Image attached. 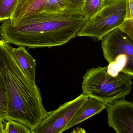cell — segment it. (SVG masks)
Listing matches in <instances>:
<instances>
[{
    "mask_svg": "<svg viewBox=\"0 0 133 133\" xmlns=\"http://www.w3.org/2000/svg\"><path fill=\"white\" fill-rule=\"evenodd\" d=\"M87 20L82 14L68 12H36L14 23L3 21L0 40L29 48L61 46L77 36Z\"/></svg>",
    "mask_w": 133,
    "mask_h": 133,
    "instance_id": "cell-1",
    "label": "cell"
},
{
    "mask_svg": "<svg viewBox=\"0 0 133 133\" xmlns=\"http://www.w3.org/2000/svg\"><path fill=\"white\" fill-rule=\"evenodd\" d=\"M12 47L0 40V71L8 95L6 119L18 121L32 130L47 116L39 89L29 79L17 64Z\"/></svg>",
    "mask_w": 133,
    "mask_h": 133,
    "instance_id": "cell-2",
    "label": "cell"
},
{
    "mask_svg": "<svg viewBox=\"0 0 133 133\" xmlns=\"http://www.w3.org/2000/svg\"><path fill=\"white\" fill-rule=\"evenodd\" d=\"M132 77L120 72L114 77L107 72V66L87 70L82 83L83 93L108 104L129 95Z\"/></svg>",
    "mask_w": 133,
    "mask_h": 133,
    "instance_id": "cell-3",
    "label": "cell"
},
{
    "mask_svg": "<svg viewBox=\"0 0 133 133\" xmlns=\"http://www.w3.org/2000/svg\"><path fill=\"white\" fill-rule=\"evenodd\" d=\"M105 58L109 63L107 72L112 76L120 72L133 77V41L119 28L105 35L102 40Z\"/></svg>",
    "mask_w": 133,
    "mask_h": 133,
    "instance_id": "cell-4",
    "label": "cell"
},
{
    "mask_svg": "<svg viewBox=\"0 0 133 133\" xmlns=\"http://www.w3.org/2000/svg\"><path fill=\"white\" fill-rule=\"evenodd\" d=\"M126 0H105L103 8L87 20L77 36H87L102 40L112 30L119 28L125 19Z\"/></svg>",
    "mask_w": 133,
    "mask_h": 133,
    "instance_id": "cell-5",
    "label": "cell"
},
{
    "mask_svg": "<svg viewBox=\"0 0 133 133\" xmlns=\"http://www.w3.org/2000/svg\"><path fill=\"white\" fill-rule=\"evenodd\" d=\"M89 97L84 93L60 105L49 114L32 133H61L81 105Z\"/></svg>",
    "mask_w": 133,
    "mask_h": 133,
    "instance_id": "cell-6",
    "label": "cell"
},
{
    "mask_svg": "<svg viewBox=\"0 0 133 133\" xmlns=\"http://www.w3.org/2000/svg\"><path fill=\"white\" fill-rule=\"evenodd\" d=\"M108 124L117 133H133V102L118 99L106 104Z\"/></svg>",
    "mask_w": 133,
    "mask_h": 133,
    "instance_id": "cell-7",
    "label": "cell"
},
{
    "mask_svg": "<svg viewBox=\"0 0 133 133\" xmlns=\"http://www.w3.org/2000/svg\"><path fill=\"white\" fill-rule=\"evenodd\" d=\"M106 104L100 100L89 97L79 108L64 132L100 113L105 109Z\"/></svg>",
    "mask_w": 133,
    "mask_h": 133,
    "instance_id": "cell-8",
    "label": "cell"
},
{
    "mask_svg": "<svg viewBox=\"0 0 133 133\" xmlns=\"http://www.w3.org/2000/svg\"><path fill=\"white\" fill-rule=\"evenodd\" d=\"M12 53L20 68L29 79L36 83V61L29 54L25 47H12Z\"/></svg>",
    "mask_w": 133,
    "mask_h": 133,
    "instance_id": "cell-9",
    "label": "cell"
},
{
    "mask_svg": "<svg viewBox=\"0 0 133 133\" xmlns=\"http://www.w3.org/2000/svg\"><path fill=\"white\" fill-rule=\"evenodd\" d=\"M47 0H18L15 11L9 19L14 23L27 16L41 12Z\"/></svg>",
    "mask_w": 133,
    "mask_h": 133,
    "instance_id": "cell-10",
    "label": "cell"
},
{
    "mask_svg": "<svg viewBox=\"0 0 133 133\" xmlns=\"http://www.w3.org/2000/svg\"><path fill=\"white\" fill-rule=\"evenodd\" d=\"M105 0H85L81 14L87 20L90 18L101 9Z\"/></svg>",
    "mask_w": 133,
    "mask_h": 133,
    "instance_id": "cell-11",
    "label": "cell"
},
{
    "mask_svg": "<svg viewBox=\"0 0 133 133\" xmlns=\"http://www.w3.org/2000/svg\"><path fill=\"white\" fill-rule=\"evenodd\" d=\"M8 102L7 89L0 71V119L3 121L6 119Z\"/></svg>",
    "mask_w": 133,
    "mask_h": 133,
    "instance_id": "cell-12",
    "label": "cell"
},
{
    "mask_svg": "<svg viewBox=\"0 0 133 133\" xmlns=\"http://www.w3.org/2000/svg\"><path fill=\"white\" fill-rule=\"evenodd\" d=\"M41 12L48 13L69 12L67 11L65 0H47Z\"/></svg>",
    "mask_w": 133,
    "mask_h": 133,
    "instance_id": "cell-13",
    "label": "cell"
},
{
    "mask_svg": "<svg viewBox=\"0 0 133 133\" xmlns=\"http://www.w3.org/2000/svg\"><path fill=\"white\" fill-rule=\"evenodd\" d=\"M17 2L18 0H0V22L11 18Z\"/></svg>",
    "mask_w": 133,
    "mask_h": 133,
    "instance_id": "cell-14",
    "label": "cell"
},
{
    "mask_svg": "<svg viewBox=\"0 0 133 133\" xmlns=\"http://www.w3.org/2000/svg\"><path fill=\"white\" fill-rule=\"evenodd\" d=\"M4 122L3 133H30L31 130L24 124L18 121L11 119L6 120Z\"/></svg>",
    "mask_w": 133,
    "mask_h": 133,
    "instance_id": "cell-15",
    "label": "cell"
},
{
    "mask_svg": "<svg viewBox=\"0 0 133 133\" xmlns=\"http://www.w3.org/2000/svg\"><path fill=\"white\" fill-rule=\"evenodd\" d=\"M67 11L73 13L81 14V10L85 0H65Z\"/></svg>",
    "mask_w": 133,
    "mask_h": 133,
    "instance_id": "cell-16",
    "label": "cell"
},
{
    "mask_svg": "<svg viewBox=\"0 0 133 133\" xmlns=\"http://www.w3.org/2000/svg\"><path fill=\"white\" fill-rule=\"evenodd\" d=\"M119 28L133 41V18L125 20Z\"/></svg>",
    "mask_w": 133,
    "mask_h": 133,
    "instance_id": "cell-17",
    "label": "cell"
},
{
    "mask_svg": "<svg viewBox=\"0 0 133 133\" xmlns=\"http://www.w3.org/2000/svg\"><path fill=\"white\" fill-rule=\"evenodd\" d=\"M132 18H133V0H126V16L125 19Z\"/></svg>",
    "mask_w": 133,
    "mask_h": 133,
    "instance_id": "cell-18",
    "label": "cell"
},
{
    "mask_svg": "<svg viewBox=\"0 0 133 133\" xmlns=\"http://www.w3.org/2000/svg\"><path fill=\"white\" fill-rule=\"evenodd\" d=\"M3 122V121L0 119V133H3L4 126Z\"/></svg>",
    "mask_w": 133,
    "mask_h": 133,
    "instance_id": "cell-19",
    "label": "cell"
}]
</instances>
